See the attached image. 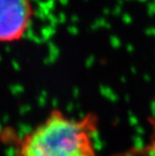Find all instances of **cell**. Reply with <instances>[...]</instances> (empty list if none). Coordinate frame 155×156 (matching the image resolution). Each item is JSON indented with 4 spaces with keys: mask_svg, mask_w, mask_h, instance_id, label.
I'll list each match as a JSON object with an SVG mask.
<instances>
[{
    "mask_svg": "<svg viewBox=\"0 0 155 156\" xmlns=\"http://www.w3.org/2000/svg\"><path fill=\"white\" fill-rule=\"evenodd\" d=\"M99 119L93 113L72 118L52 110L44 121L14 139L15 156H97Z\"/></svg>",
    "mask_w": 155,
    "mask_h": 156,
    "instance_id": "6da1fadb",
    "label": "cell"
},
{
    "mask_svg": "<svg viewBox=\"0 0 155 156\" xmlns=\"http://www.w3.org/2000/svg\"><path fill=\"white\" fill-rule=\"evenodd\" d=\"M33 17L31 0H0V42L23 37Z\"/></svg>",
    "mask_w": 155,
    "mask_h": 156,
    "instance_id": "7a4b0ae2",
    "label": "cell"
},
{
    "mask_svg": "<svg viewBox=\"0 0 155 156\" xmlns=\"http://www.w3.org/2000/svg\"><path fill=\"white\" fill-rule=\"evenodd\" d=\"M149 123L150 134L145 143L134 146L114 156H155V107L152 116L149 118Z\"/></svg>",
    "mask_w": 155,
    "mask_h": 156,
    "instance_id": "3957f363",
    "label": "cell"
}]
</instances>
